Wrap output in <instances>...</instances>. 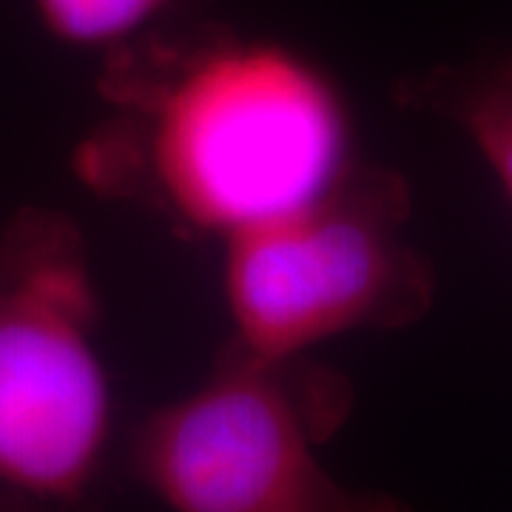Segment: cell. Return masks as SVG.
<instances>
[{
  "instance_id": "5b68a950",
  "label": "cell",
  "mask_w": 512,
  "mask_h": 512,
  "mask_svg": "<svg viewBox=\"0 0 512 512\" xmlns=\"http://www.w3.org/2000/svg\"><path fill=\"white\" fill-rule=\"evenodd\" d=\"M393 100L458 128L490 165L512 200V60L510 55L476 63H441L404 74Z\"/></svg>"
},
{
  "instance_id": "3957f363",
  "label": "cell",
  "mask_w": 512,
  "mask_h": 512,
  "mask_svg": "<svg viewBox=\"0 0 512 512\" xmlns=\"http://www.w3.org/2000/svg\"><path fill=\"white\" fill-rule=\"evenodd\" d=\"M399 171L359 163L282 217L222 239L225 345L291 359L362 330H399L436 299L430 259L407 237Z\"/></svg>"
},
{
  "instance_id": "52a82bcc",
  "label": "cell",
  "mask_w": 512,
  "mask_h": 512,
  "mask_svg": "<svg viewBox=\"0 0 512 512\" xmlns=\"http://www.w3.org/2000/svg\"><path fill=\"white\" fill-rule=\"evenodd\" d=\"M0 512H63L55 507H43L32 501H18V498H0Z\"/></svg>"
},
{
  "instance_id": "277c9868",
  "label": "cell",
  "mask_w": 512,
  "mask_h": 512,
  "mask_svg": "<svg viewBox=\"0 0 512 512\" xmlns=\"http://www.w3.org/2000/svg\"><path fill=\"white\" fill-rule=\"evenodd\" d=\"M103 299L83 231L23 208L0 231V498L69 512L114 430Z\"/></svg>"
},
{
  "instance_id": "ba28073f",
  "label": "cell",
  "mask_w": 512,
  "mask_h": 512,
  "mask_svg": "<svg viewBox=\"0 0 512 512\" xmlns=\"http://www.w3.org/2000/svg\"><path fill=\"white\" fill-rule=\"evenodd\" d=\"M507 55H510V60H512V52H507Z\"/></svg>"
},
{
  "instance_id": "8992f818",
  "label": "cell",
  "mask_w": 512,
  "mask_h": 512,
  "mask_svg": "<svg viewBox=\"0 0 512 512\" xmlns=\"http://www.w3.org/2000/svg\"><path fill=\"white\" fill-rule=\"evenodd\" d=\"M211 0H29L40 32L74 52L103 57L205 18Z\"/></svg>"
},
{
  "instance_id": "6da1fadb",
  "label": "cell",
  "mask_w": 512,
  "mask_h": 512,
  "mask_svg": "<svg viewBox=\"0 0 512 512\" xmlns=\"http://www.w3.org/2000/svg\"><path fill=\"white\" fill-rule=\"evenodd\" d=\"M109 114L77 146L94 194L222 242L359 163L353 114L311 55L202 18L100 60Z\"/></svg>"
},
{
  "instance_id": "7a4b0ae2",
  "label": "cell",
  "mask_w": 512,
  "mask_h": 512,
  "mask_svg": "<svg viewBox=\"0 0 512 512\" xmlns=\"http://www.w3.org/2000/svg\"><path fill=\"white\" fill-rule=\"evenodd\" d=\"M350 404L348 379L311 356L222 342L200 382L131 430L128 473L168 512H413L325 467L319 447Z\"/></svg>"
}]
</instances>
